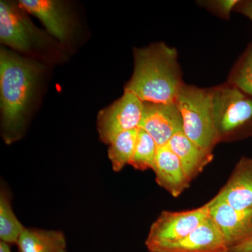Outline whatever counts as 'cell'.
<instances>
[{
  "instance_id": "5b68a950",
  "label": "cell",
  "mask_w": 252,
  "mask_h": 252,
  "mask_svg": "<svg viewBox=\"0 0 252 252\" xmlns=\"http://www.w3.org/2000/svg\"><path fill=\"white\" fill-rule=\"evenodd\" d=\"M0 40L16 51L31 53L49 42L17 3L0 1Z\"/></svg>"
},
{
  "instance_id": "44dd1931",
  "label": "cell",
  "mask_w": 252,
  "mask_h": 252,
  "mask_svg": "<svg viewBox=\"0 0 252 252\" xmlns=\"http://www.w3.org/2000/svg\"><path fill=\"white\" fill-rule=\"evenodd\" d=\"M234 11L247 16L252 21V0L240 1L235 6Z\"/></svg>"
},
{
  "instance_id": "6da1fadb",
  "label": "cell",
  "mask_w": 252,
  "mask_h": 252,
  "mask_svg": "<svg viewBox=\"0 0 252 252\" xmlns=\"http://www.w3.org/2000/svg\"><path fill=\"white\" fill-rule=\"evenodd\" d=\"M43 67L13 51H0V94L2 137L6 144L21 138Z\"/></svg>"
},
{
  "instance_id": "3957f363",
  "label": "cell",
  "mask_w": 252,
  "mask_h": 252,
  "mask_svg": "<svg viewBox=\"0 0 252 252\" xmlns=\"http://www.w3.org/2000/svg\"><path fill=\"white\" fill-rule=\"evenodd\" d=\"M219 143L252 136V97L228 82L210 89Z\"/></svg>"
},
{
  "instance_id": "52a82bcc",
  "label": "cell",
  "mask_w": 252,
  "mask_h": 252,
  "mask_svg": "<svg viewBox=\"0 0 252 252\" xmlns=\"http://www.w3.org/2000/svg\"><path fill=\"white\" fill-rule=\"evenodd\" d=\"M144 102L135 94L124 90L120 98L101 110L97 115L99 140L109 144L118 135L140 127Z\"/></svg>"
},
{
  "instance_id": "e0dca14e",
  "label": "cell",
  "mask_w": 252,
  "mask_h": 252,
  "mask_svg": "<svg viewBox=\"0 0 252 252\" xmlns=\"http://www.w3.org/2000/svg\"><path fill=\"white\" fill-rule=\"evenodd\" d=\"M26 229L15 215L9 194L1 189L0 194V239L8 244H16Z\"/></svg>"
},
{
  "instance_id": "5bb4252c",
  "label": "cell",
  "mask_w": 252,
  "mask_h": 252,
  "mask_svg": "<svg viewBox=\"0 0 252 252\" xmlns=\"http://www.w3.org/2000/svg\"><path fill=\"white\" fill-rule=\"evenodd\" d=\"M172 152L181 162L187 178L190 182L198 177L213 160V154L188 138L183 132H179L168 142Z\"/></svg>"
},
{
  "instance_id": "277c9868",
  "label": "cell",
  "mask_w": 252,
  "mask_h": 252,
  "mask_svg": "<svg viewBox=\"0 0 252 252\" xmlns=\"http://www.w3.org/2000/svg\"><path fill=\"white\" fill-rule=\"evenodd\" d=\"M183 119V132L200 147L212 152L219 144L213 117L210 89L185 84L177 102Z\"/></svg>"
},
{
  "instance_id": "9c48e42d",
  "label": "cell",
  "mask_w": 252,
  "mask_h": 252,
  "mask_svg": "<svg viewBox=\"0 0 252 252\" xmlns=\"http://www.w3.org/2000/svg\"><path fill=\"white\" fill-rule=\"evenodd\" d=\"M153 137L158 147L166 145L173 136L183 132V119L176 103L144 102L140 127Z\"/></svg>"
},
{
  "instance_id": "ba28073f",
  "label": "cell",
  "mask_w": 252,
  "mask_h": 252,
  "mask_svg": "<svg viewBox=\"0 0 252 252\" xmlns=\"http://www.w3.org/2000/svg\"><path fill=\"white\" fill-rule=\"evenodd\" d=\"M209 217L230 249L252 238V210H239L213 198L207 203Z\"/></svg>"
},
{
  "instance_id": "8fae6325",
  "label": "cell",
  "mask_w": 252,
  "mask_h": 252,
  "mask_svg": "<svg viewBox=\"0 0 252 252\" xmlns=\"http://www.w3.org/2000/svg\"><path fill=\"white\" fill-rule=\"evenodd\" d=\"M18 4L37 18L51 35L61 42L70 34L71 19L64 4L56 0H21Z\"/></svg>"
},
{
  "instance_id": "603a6c76",
  "label": "cell",
  "mask_w": 252,
  "mask_h": 252,
  "mask_svg": "<svg viewBox=\"0 0 252 252\" xmlns=\"http://www.w3.org/2000/svg\"><path fill=\"white\" fill-rule=\"evenodd\" d=\"M0 252H11L9 244L3 241L0 242Z\"/></svg>"
},
{
  "instance_id": "4fadbf2b",
  "label": "cell",
  "mask_w": 252,
  "mask_h": 252,
  "mask_svg": "<svg viewBox=\"0 0 252 252\" xmlns=\"http://www.w3.org/2000/svg\"><path fill=\"white\" fill-rule=\"evenodd\" d=\"M153 170L158 185L175 198L190 187L180 160L167 144L158 148Z\"/></svg>"
},
{
  "instance_id": "9a60e30c",
  "label": "cell",
  "mask_w": 252,
  "mask_h": 252,
  "mask_svg": "<svg viewBox=\"0 0 252 252\" xmlns=\"http://www.w3.org/2000/svg\"><path fill=\"white\" fill-rule=\"evenodd\" d=\"M17 245L19 252H67L65 236L59 230L26 228Z\"/></svg>"
},
{
  "instance_id": "7402d4cb",
  "label": "cell",
  "mask_w": 252,
  "mask_h": 252,
  "mask_svg": "<svg viewBox=\"0 0 252 252\" xmlns=\"http://www.w3.org/2000/svg\"><path fill=\"white\" fill-rule=\"evenodd\" d=\"M228 252H252V238L229 249Z\"/></svg>"
},
{
  "instance_id": "30bf717a",
  "label": "cell",
  "mask_w": 252,
  "mask_h": 252,
  "mask_svg": "<svg viewBox=\"0 0 252 252\" xmlns=\"http://www.w3.org/2000/svg\"><path fill=\"white\" fill-rule=\"evenodd\" d=\"M224 238L208 216L191 233L155 252H228Z\"/></svg>"
},
{
  "instance_id": "ffe728a7",
  "label": "cell",
  "mask_w": 252,
  "mask_h": 252,
  "mask_svg": "<svg viewBox=\"0 0 252 252\" xmlns=\"http://www.w3.org/2000/svg\"><path fill=\"white\" fill-rule=\"evenodd\" d=\"M240 0H209L198 1L212 14L223 19H229L230 13L235 9Z\"/></svg>"
},
{
  "instance_id": "2e32d148",
  "label": "cell",
  "mask_w": 252,
  "mask_h": 252,
  "mask_svg": "<svg viewBox=\"0 0 252 252\" xmlns=\"http://www.w3.org/2000/svg\"><path fill=\"white\" fill-rule=\"evenodd\" d=\"M137 135L138 128L125 131L109 144L108 157L114 172H120L126 165H130L135 153Z\"/></svg>"
},
{
  "instance_id": "8992f818",
  "label": "cell",
  "mask_w": 252,
  "mask_h": 252,
  "mask_svg": "<svg viewBox=\"0 0 252 252\" xmlns=\"http://www.w3.org/2000/svg\"><path fill=\"white\" fill-rule=\"evenodd\" d=\"M209 216L207 203L186 211H163L151 225L145 241L149 252L185 238L203 223Z\"/></svg>"
},
{
  "instance_id": "d6986e66",
  "label": "cell",
  "mask_w": 252,
  "mask_h": 252,
  "mask_svg": "<svg viewBox=\"0 0 252 252\" xmlns=\"http://www.w3.org/2000/svg\"><path fill=\"white\" fill-rule=\"evenodd\" d=\"M227 82L252 97V40L233 66Z\"/></svg>"
},
{
  "instance_id": "7a4b0ae2",
  "label": "cell",
  "mask_w": 252,
  "mask_h": 252,
  "mask_svg": "<svg viewBox=\"0 0 252 252\" xmlns=\"http://www.w3.org/2000/svg\"><path fill=\"white\" fill-rule=\"evenodd\" d=\"M134 69L124 90L144 102L176 103L185 85L175 48L163 42L133 49Z\"/></svg>"
},
{
  "instance_id": "ac0fdd59",
  "label": "cell",
  "mask_w": 252,
  "mask_h": 252,
  "mask_svg": "<svg viewBox=\"0 0 252 252\" xmlns=\"http://www.w3.org/2000/svg\"><path fill=\"white\" fill-rule=\"evenodd\" d=\"M158 148V147L153 137L144 129L138 127L135 153L130 165L141 171L148 169L153 170Z\"/></svg>"
},
{
  "instance_id": "7c38bea8",
  "label": "cell",
  "mask_w": 252,
  "mask_h": 252,
  "mask_svg": "<svg viewBox=\"0 0 252 252\" xmlns=\"http://www.w3.org/2000/svg\"><path fill=\"white\" fill-rule=\"evenodd\" d=\"M215 198L239 210H252V158L244 157Z\"/></svg>"
}]
</instances>
